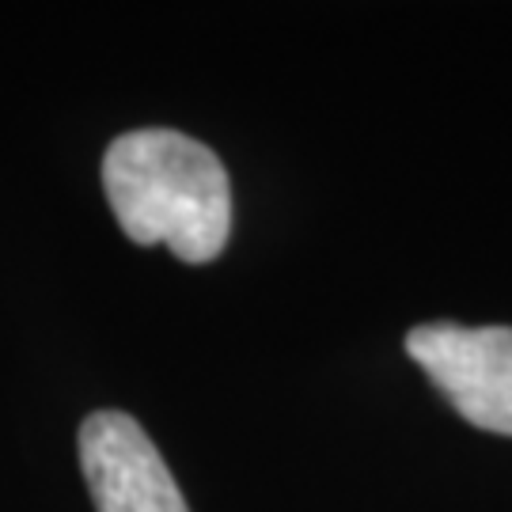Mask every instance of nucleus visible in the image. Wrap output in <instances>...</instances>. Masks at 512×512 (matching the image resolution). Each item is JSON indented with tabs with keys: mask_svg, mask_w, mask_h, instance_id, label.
Returning <instances> with one entry per match:
<instances>
[{
	"mask_svg": "<svg viewBox=\"0 0 512 512\" xmlns=\"http://www.w3.org/2000/svg\"><path fill=\"white\" fill-rule=\"evenodd\" d=\"M103 190L133 243L202 266L232 236V183L217 152L179 129H133L103 156Z\"/></svg>",
	"mask_w": 512,
	"mask_h": 512,
	"instance_id": "1",
	"label": "nucleus"
},
{
	"mask_svg": "<svg viewBox=\"0 0 512 512\" xmlns=\"http://www.w3.org/2000/svg\"><path fill=\"white\" fill-rule=\"evenodd\" d=\"M406 353L459 418L512 437V327L425 323L406 334Z\"/></svg>",
	"mask_w": 512,
	"mask_h": 512,
	"instance_id": "2",
	"label": "nucleus"
},
{
	"mask_svg": "<svg viewBox=\"0 0 512 512\" xmlns=\"http://www.w3.org/2000/svg\"><path fill=\"white\" fill-rule=\"evenodd\" d=\"M80 463L95 512H190L141 421L122 410H95L80 425Z\"/></svg>",
	"mask_w": 512,
	"mask_h": 512,
	"instance_id": "3",
	"label": "nucleus"
}]
</instances>
